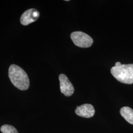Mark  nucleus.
I'll use <instances>...</instances> for the list:
<instances>
[{
	"mask_svg": "<svg viewBox=\"0 0 133 133\" xmlns=\"http://www.w3.org/2000/svg\"><path fill=\"white\" fill-rule=\"evenodd\" d=\"M10 80L14 86L21 90H26L29 87L30 81L26 72L20 66L11 65L9 70Z\"/></svg>",
	"mask_w": 133,
	"mask_h": 133,
	"instance_id": "1",
	"label": "nucleus"
},
{
	"mask_svg": "<svg viewBox=\"0 0 133 133\" xmlns=\"http://www.w3.org/2000/svg\"><path fill=\"white\" fill-rule=\"evenodd\" d=\"M110 72L117 81L123 83L131 84L133 83V64L113 66Z\"/></svg>",
	"mask_w": 133,
	"mask_h": 133,
	"instance_id": "2",
	"label": "nucleus"
},
{
	"mask_svg": "<svg viewBox=\"0 0 133 133\" xmlns=\"http://www.w3.org/2000/svg\"><path fill=\"white\" fill-rule=\"evenodd\" d=\"M71 38L74 44L79 48H89L93 43V40L90 36L81 31L72 33Z\"/></svg>",
	"mask_w": 133,
	"mask_h": 133,
	"instance_id": "3",
	"label": "nucleus"
},
{
	"mask_svg": "<svg viewBox=\"0 0 133 133\" xmlns=\"http://www.w3.org/2000/svg\"><path fill=\"white\" fill-rule=\"evenodd\" d=\"M60 81V90L62 94L66 97L71 96L74 92V87L69 81L68 77L64 74H61L59 76Z\"/></svg>",
	"mask_w": 133,
	"mask_h": 133,
	"instance_id": "4",
	"label": "nucleus"
},
{
	"mask_svg": "<svg viewBox=\"0 0 133 133\" xmlns=\"http://www.w3.org/2000/svg\"><path fill=\"white\" fill-rule=\"evenodd\" d=\"M39 12L37 10L31 9L27 10L21 15L20 22L24 26L28 25L36 21L39 18Z\"/></svg>",
	"mask_w": 133,
	"mask_h": 133,
	"instance_id": "5",
	"label": "nucleus"
},
{
	"mask_svg": "<svg viewBox=\"0 0 133 133\" xmlns=\"http://www.w3.org/2000/svg\"><path fill=\"white\" fill-rule=\"evenodd\" d=\"M75 112L81 117L90 118L95 114V109L92 105L86 104L77 107Z\"/></svg>",
	"mask_w": 133,
	"mask_h": 133,
	"instance_id": "6",
	"label": "nucleus"
},
{
	"mask_svg": "<svg viewBox=\"0 0 133 133\" xmlns=\"http://www.w3.org/2000/svg\"><path fill=\"white\" fill-rule=\"evenodd\" d=\"M120 113L128 122L133 125V109L128 107H124L121 109Z\"/></svg>",
	"mask_w": 133,
	"mask_h": 133,
	"instance_id": "7",
	"label": "nucleus"
},
{
	"mask_svg": "<svg viewBox=\"0 0 133 133\" xmlns=\"http://www.w3.org/2000/svg\"><path fill=\"white\" fill-rule=\"evenodd\" d=\"M1 131L3 133H18L14 126L10 125H4L1 127Z\"/></svg>",
	"mask_w": 133,
	"mask_h": 133,
	"instance_id": "8",
	"label": "nucleus"
},
{
	"mask_svg": "<svg viewBox=\"0 0 133 133\" xmlns=\"http://www.w3.org/2000/svg\"><path fill=\"white\" fill-rule=\"evenodd\" d=\"M122 64L119 62H116L115 64V66H120Z\"/></svg>",
	"mask_w": 133,
	"mask_h": 133,
	"instance_id": "9",
	"label": "nucleus"
}]
</instances>
